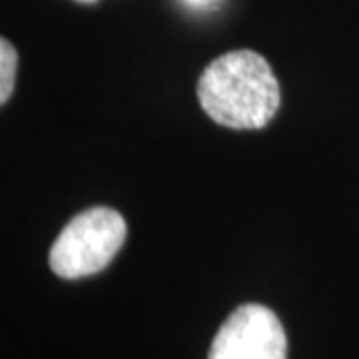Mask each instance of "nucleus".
<instances>
[{
    "instance_id": "f03ea898",
    "label": "nucleus",
    "mask_w": 359,
    "mask_h": 359,
    "mask_svg": "<svg viewBox=\"0 0 359 359\" xmlns=\"http://www.w3.org/2000/svg\"><path fill=\"white\" fill-rule=\"evenodd\" d=\"M126 240V222L112 208H90L72 218L50 248V269L78 280L102 271Z\"/></svg>"
},
{
    "instance_id": "423d86ee",
    "label": "nucleus",
    "mask_w": 359,
    "mask_h": 359,
    "mask_svg": "<svg viewBox=\"0 0 359 359\" xmlns=\"http://www.w3.org/2000/svg\"><path fill=\"white\" fill-rule=\"evenodd\" d=\"M78 2H96V0H78Z\"/></svg>"
},
{
    "instance_id": "7ed1b4c3",
    "label": "nucleus",
    "mask_w": 359,
    "mask_h": 359,
    "mask_svg": "<svg viewBox=\"0 0 359 359\" xmlns=\"http://www.w3.org/2000/svg\"><path fill=\"white\" fill-rule=\"evenodd\" d=\"M287 339L282 321L266 306L244 304L222 323L208 359H285Z\"/></svg>"
},
{
    "instance_id": "f257e3e1",
    "label": "nucleus",
    "mask_w": 359,
    "mask_h": 359,
    "mask_svg": "<svg viewBox=\"0 0 359 359\" xmlns=\"http://www.w3.org/2000/svg\"><path fill=\"white\" fill-rule=\"evenodd\" d=\"M198 100L216 124L231 130H259L282 104L280 82L268 60L254 50L222 54L198 80Z\"/></svg>"
},
{
    "instance_id": "20e7f679",
    "label": "nucleus",
    "mask_w": 359,
    "mask_h": 359,
    "mask_svg": "<svg viewBox=\"0 0 359 359\" xmlns=\"http://www.w3.org/2000/svg\"><path fill=\"white\" fill-rule=\"evenodd\" d=\"M16 66H18V54L8 40L2 39L0 40V104H6L13 96Z\"/></svg>"
},
{
    "instance_id": "39448f33",
    "label": "nucleus",
    "mask_w": 359,
    "mask_h": 359,
    "mask_svg": "<svg viewBox=\"0 0 359 359\" xmlns=\"http://www.w3.org/2000/svg\"><path fill=\"white\" fill-rule=\"evenodd\" d=\"M184 2L192 8H212L218 4L219 0H184Z\"/></svg>"
}]
</instances>
